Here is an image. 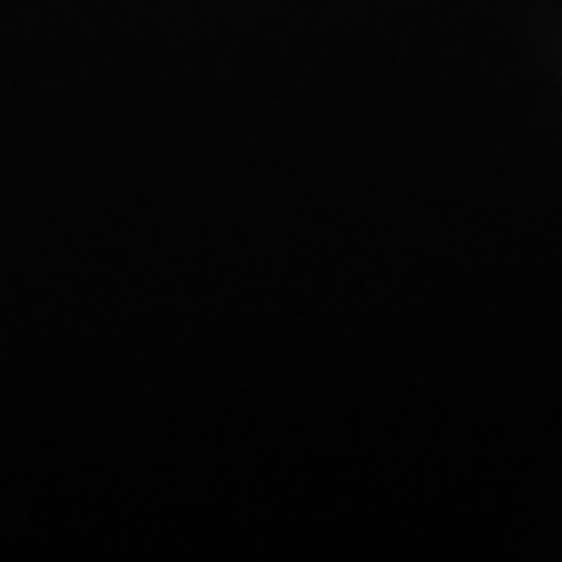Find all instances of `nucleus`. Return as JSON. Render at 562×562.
<instances>
[]
</instances>
